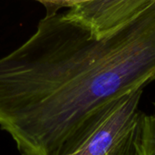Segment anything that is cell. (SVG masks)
<instances>
[{
    "mask_svg": "<svg viewBox=\"0 0 155 155\" xmlns=\"http://www.w3.org/2000/svg\"><path fill=\"white\" fill-rule=\"evenodd\" d=\"M45 4L47 7H71L78 3L87 0H36Z\"/></svg>",
    "mask_w": 155,
    "mask_h": 155,
    "instance_id": "3",
    "label": "cell"
},
{
    "mask_svg": "<svg viewBox=\"0 0 155 155\" xmlns=\"http://www.w3.org/2000/svg\"><path fill=\"white\" fill-rule=\"evenodd\" d=\"M154 108H155V103H154ZM154 114H155V113H154Z\"/></svg>",
    "mask_w": 155,
    "mask_h": 155,
    "instance_id": "4",
    "label": "cell"
},
{
    "mask_svg": "<svg viewBox=\"0 0 155 155\" xmlns=\"http://www.w3.org/2000/svg\"><path fill=\"white\" fill-rule=\"evenodd\" d=\"M134 155H155V114H143L135 141Z\"/></svg>",
    "mask_w": 155,
    "mask_h": 155,
    "instance_id": "2",
    "label": "cell"
},
{
    "mask_svg": "<svg viewBox=\"0 0 155 155\" xmlns=\"http://www.w3.org/2000/svg\"><path fill=\"white\" fill-rule=\"evenodd\" d=\"M144 89L134 90L104 107L69 155H134L143 115L139 104Z\"/></svg>",
    "mask_w": 155,
    "mask_h": 155,
    "instance_id": "1",
    "label": "cell"
}]
</instances>
